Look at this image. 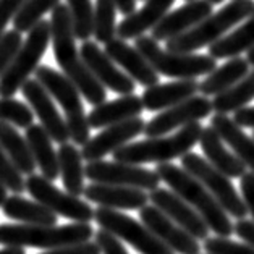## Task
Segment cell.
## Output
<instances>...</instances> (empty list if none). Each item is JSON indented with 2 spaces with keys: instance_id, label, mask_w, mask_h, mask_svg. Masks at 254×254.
Returning <instances> with one entry per match:
<instances>
[{
  "instance_id": "1",
  "label": "cell",
  "mask_w": 254,
  "mask_h": 254,
  "mask_svg": "<svg viewBox=\"0 0 254 254\" xmlns=\"http://www.w3.org/2000/svg\"><path fill=\"white\" fill-rule=\"evenodd\" d=\"M51 18V41L54 47V55L60 65L64 76L75 84L86 101L91 105H101L107 99L105 88L92 76L89 68L84 65L76 47V39L73 34L70 10L65 3L57 5L52 11Z\"/></svg>"
},
{
  "instance_id": "2",
  "label": "cell",
  "mask_w": 254,
  "mask_h": 254,
  "mask_svg": "<svg viewBox=\"0 0 254 254\" xmlns=\"http://www.w3.org/2000/svg\"><path fill=\"white\" fill-rule=\"evenodd\" d=\"M157 177L160 182H164L178 197L191 206L201 219L206 222L210 232H214L220 238H230L235 233L233 224L230 217L225 212L219 202H217L210 193L193 178L188 172H185L182 167L173 165L172 162L159 164L156 167Z\"/></svg>"
},
{
  "instance_id": "3",
  "label": "cell",
  "mask_w": 254,
  "mask_h": 254,
  "mask_svg": "<svg viewBox=\"0 0 254 254\" xmlns=\"http://www.w3.org/2000/svg\"><path fill=\"white\" fill-rule=\"evenodd\" d=\"M202 127L199 122L180 128L175 134L147 138L139 142H131L117 149L112 156L115 162L142 165V164H167L177 157L191 152L196 142H199Z\"/></svg>"
},
{
  "instance_id": "4",
  "label": "cell",
  "mask_w": 254,
  "mask_h": 254,
  "mask_svg": "<svg viewBox=\"0 0 254 254\" xmlns=\"http://www.w3.org/2000/svg\"><path fill=\"white\" fill-rule=\"evenodd\" d=\"M254 10V0H232L220 11H215L193 29L167 41L165 51L173 54H194L202 47H210L227 34V31L246 20Z\"/></svg>"
},
{
  "instance_id": "5",
  "label": "cell",
  "mask_w": 254,
  "mask_h": 254,
  "mask_svg": "<svg viewBox=\"0 0 254 254\" xmlns=\"http://www.w3.org/2000/svg\"><path fill=\"white\" fill-rule=\"evenodd\" d=\"M94 235L88 224L70 225H11L0 224V245L15 248H38V250H57L64 246L81 245L91 241Z\"/></svg>"
},
{
  "instance_id": "6",
  "label": "cell",
  "mask_w": 254,
  "mask_h": 254,
  "mask_svg": "<svg viewBox=\"0 0 254 254\" xmlns=\"http://www.w3.org/2000/svg\"><path fill=\"white\" fill-rule=\"evenodd\" d=\"M36 79L44 88L49 96L55 99L65 112V123L70 133V139L75 146H83L91 139V128L88 125V115L84 112L81 94L64 73L52 70L51 66H38Z\"/></svg>"
},
{
  "instance_id": "7",
  "label": "cell",
  "mask_w": 254,
  "mask_h": 254,
  "mask_svg": "<svg viewBox=\"0 0 254 254\" xmlns=\"http://www.w3.org/2000/svg\"><path fill=\"white\" fill-rule=\"evenodd\" d=\"M134 49L144 57L157 75L177 79H196L212 73L217 68V60L210 55L199 54H173L160 49L151 36H139L134 39Z\"/></svg>"
},
{
  "instance_id": "8",
  "label": "cell",
  "mask_w": 254,
  "mask_h": 254,
  "mask_svg": "<svg viewBox=\"0 0 254 254\" xmlns=\"http://www.w3.org/2000/svg\"><path fill=\"white\" fill-rule=\"evenodd\" d=\"M49 42H51V21L41 20L28 33L26 41L21 44L11 65L0 76V97H13L23 88L31 73L38 70Z\"/></svg>"
},
{
  "instance_id": "9",
  "label": "cell",
  "mask_w": 254,
  "mask_h": 254,
  "mask_svg": "<svg viewBox=\"0 0 254 254\" xmlns=\"http://www.w3.org/2000/svg\"><path fill=\"white\" fill-rule=\"evenodd\" d=\"M94 220L101 230L110 233L117 240L125 241L138 254H175L146 225L119 210L99 207L94 210Z\"/></svg>"
},
{
  "instance_id": "10",
  "label": "cell",
  "mask_w": 254,
  "mask_h": 254,
  "mask_svg": "<svg viewBox=\"0 0 254 254\" xmlns=\"http://www.w3.org/2000/svg\"><path fill=\"white\" fill-rule=\"evenodd\" d=\"M182 169L188 172L193 178H196L209 191L210 196L220 204L228 217L233 215L238 220L246 219L248 212L245 202L237 193L230 178L214 169L206 159H202L194 152H188L182 157Z\"/></svg>"
},
{
  "instance_id": "11",
  "label": "cell",
  "mask_w": 254,
  "mask_h": 254,
  "mask_svg": "<svg viewBox=\"0 0 254 254\" xmlns=\"http://www.w3.org/2000/svg\"><path fill=\"white\" fill-rule=\"evenodd\" d=\"M24 185L33 199L42 204L52 214L62 215L76 224H89L91 220H94V210L91 209L88 202L76 196L68 194L66 191L59 190L54 182L44 178L41 173L29 175Z\"/></svg>"
},
{
  "instance_id": "12",
  "label": "cell",
  "mask_w": 254,
  "mask_h": 254,
  "mask_svg": "<svg viewBox=\"0 0 254 254\" xmlns=\"http://www.w3.org/2000/svg\"><path fill=\"white\" fill-rule=\"evenodd\" d=\"M84 177H88L92 183L136 188L141 191H149V193L157 190L160 185V178L154 170L142 169L141 165L105 162V160L86 164Z\"/></svg>"
},
{
  "instance_id": "13",
  "label": "cell",
  "mask_w": 254,
  "mask_h": 254,
  "mask_svg": "<svg viewBox=\"0 0 254 254\" xmlns=\"http://www.w3.org/2000/svg\"><path fill=\"white\" fill-rule=\"evenodd\" d=\"M210 114H212V102L204 96H194L151 119L144 127V134L147 138H160L177 128H183L206 119Z\"/></svg>"
},
{
  "instance_id": "14",
  "label": "cell",
  "mask_w": 254,
  "mask_h": 254,
  "mask_svg": "<svg viewBox=\"0 0 254 254\" xmlns=\"http://www.w3.org/2000/svg\"><path fill=\"white\" fill-rule=\"evenodd\" d=\"M21 92L24 99L29 102L33 114L39 119V125L44 128V131L49 134L52 141L59 142V144H65L70 139V133H68V127L64 120V117L55 107L52 102V97L49 92L39 84L38 79H28L23 84Z\"/></svg>"
},
{
  "instance_id": "15",
  "label": "cell",
  "mask_w": 254,
  "mask_h": 254,
  "mask_svg": "<svg viewBox=\"0 0 254 254\" xmlns=\"http://www.w3.org/2000/svg\"><path fill=\"white\" fill-rule=\"evenodd\" d=\"M79 54H81L84 65L89 68L92 76H94L104 88H107L122 96H129L134 92L136 83L127 75V73H123L122 70H119V68L115 66L114 62L105 55V52L96 44V42H92V41L83 42L81 49H79Z\"/></svg>"
},
{
  "instance_id": "16",
  "label": "cell",
  "mask_w": 254,
  "mask_h": 254,
  "mask_svg": "<svg viewBox=\"0 0 254 254\" xmlns=\"http://www.w3.org/2000/svg\"><path fill=\"white\" fill-rule=\"evenodd\" d=\"M146 123L141 117L122 122L119 125H112L104 128L101 133L91 138L81 147V157L83 160L89 162H97L104 159L107 154H114L117 149L127 146L129 141L134 139L136 136L144 133Z\"/></svg>"
},
{
  "instance_id": "17",
  "label": "cell",
  "mask_w": 254,
  "mask_h": 254,
  "mask_svg": "<svg viewBox=\"0 0 254 254\" xmlns=\"http://www.w3.org/2000/svg\"><path fill=\"white\" fill-rule=\"evenodd\" d=\"M149 201L156 206L160 212H164L169 219L177 224L180 228L190 233L194 240H207L209 238V227L206 225L199 214L188 206L182 197H178L173 191L167 188H157L149 193Z\"/></svg>"
},
{
  "instance_id": "18",
  "label": "cell",
  "mask_w": 254,
  "mask_h": 254,
  "mask_svg": "<svg viewBox=\"0 0 254 254\" xmlns=\"http://www.w3.org/2000/svg\"><path fill=\"white\" fill-rule=\"evenodd\" d=\"M142 225H146L162 243L178 254H199L201 245L190 233L167 217L156 206H146L139 212Z\"/></svg>"
},
{
  "instance_id": "19",
  "label": "cell",
  "mask_w": 254,
  "mask_h": 254,
  "mask_svg": "<svg viewBox=\"0 0 254 254\" xmlns=\"http://www.w3.org/2000/svg\"><path fill=\"white\" fill-rule=\"evenodd\" d=\"M212 5L207 0H193V2H187L180 8L169 11L157 26L152 28L151 38L159 41H170L177 36L187 33V31L193 29L196 24H199L202 20L212 15Z\"/></svg>"
},
{
  "instance_id": "20",
  "label": "cell",
  "mask_w": 254,
  "mask_h": 254,
  "mask_svg": "<svg viewBox=\"0 0 254 254\" xmlns=\"http://www.w3.org/2000/svg\"><path fill=\"white\" fill-rule=\"evenodd\" d=\"M104 52L114 64L122 66L134 83H139L144 88L159 84V75L156 70L134 47L127 44V41L115 38L105 44Z\"/></svg>"
},
{
  "instance_id": "21",
  "label": "cell",
  "mask_w": 254,
  "mask_h": 254,
  "mask_svg": "<svg viewBox=\"0 0 254 254\" xmlns=\"http://www.w3.org/2000/svg\"><path fill=\"white\" fill-rule=\"evenodd\" d=\"M83 194L88 201L112 210H141L149 201V194L146 191L99 183H91L89 187H84Z\"/></svg>"
},
{
  "instance_id": "22",
  "label": "cell",
  "mask_w": 254,
  "mask_h": 254,
  "mask_svg": "<svg viewBox=\"0 0 254 254\" xmlns=\"http://www.w3.org/2000/svg\"><path fill=\"white\" fill-rule=\"evenodd\" d=\"M199 91V83L196 79H178L173 83L156 84L146 88L142 92V107L149 112H160L178 105L194 97Z\"/></svg>"
},
{
  "instance_id": "23",
  "label": "cell",
  "mask_w": 254,
  "mask_h": 254,
  "mask_svg": "<svg viewBox=\"0 0 254 254\" xmlns=\"http://www.w3.org/2000/svg\"><path fill=\"white\" fill-rule=\"evenodd\" d=\"M175 0H146L144 7L136 10L133 15L125 16V20L117 26V38L122 41L138 39L139 36H144L147 29L162 21V18L169 13V8Z\"/></svg>"
},
{
  "instance_id": "24",
  "label": "cell",
  "mask_w": 254,
  "mask_h": 254,
  "mask_svg": "<svg viewBox=\"0 0 254 254\" xmlns=\"http://www.w3.org/2000/svg\"><path fill=\"white\" fill-rule=\"evenodd\" d=\"M199 146L207 162L220 173H224L225 177L241 178L246 173V167L243 165V162L232 151L227 149L225 142L222 141V138L215 133L212 127L202 128Z\"/></svg>"
},
{
  "instance_id": "25",
  "label": "cell",
  "mask_w": 254,
  "mask_h": 254,
  "mask_svg": "<svg viewBox=\"0 0 254 254\" xmlns=\"http://www.w3.org/2000/svg\"><path fill=\"white\" fill-rule=\"evenodd\" d=\"M142 101L141 97L129 94L122 96L115 101L104 102L96 105L88 114L89 128H107L112 125H119L122 122L131 120L142 114Z\"/></svg>"
},
{
  "instance_id": "26",
  "label": "cell",
  "mask_w": 254,
  "mask_h": 254,
  "mask_svg": "<svg viewBox=\"0 0 254 254\" xmlns=\"http://www.w3.org/2000/svg\"><path fill=\"white\" fill-rule=\"evenodd\" d=\"M210 127L225 144L232 147V152L243 162L246 169L254 173V139L251 136H248L243 128H240L228 115L215 114L210 119Z\"/></svg>"
},
{
  "instance_id": "27",
  "label": "cell",
  "mask_w": 254,
  "mask_h": 254,
  "mask_svg": "<svg viewBox=\"0 0 254 254\" xmlns=\"http://www.w3.org/2000/svg\"><path fill=\"white\" fill-rule=\"evenodd\" d=\"M26 139L31 156H33L36 167H39L41 175L51 180H57L60 177L59 173V157H57V151L54 149L52 146V139L49 138V134L44 131V128L41 125H31L26 129Z\"/></svg>"
},
{
  "instance_id": "28",
  "label": "cell",
  "mask_w": 254,
  "mask_h": 254,
  "mask_svg": "<svg viewBox=\"0 0 254 254\" xmlns=\"http://www.w3.org/2000/svg\"><path fill=\"white\" fill-rule=\"evenodd\" d=\"M2 212L5 217H8V219L15 222H20L23 225H57V215L52 214L42 204L21 197L20 194L7 197V201L2 206Z\"/></svg>"
},
{
  "instance_id": "29",
  "label": "cell",
  "mask_w": 254,
  "mask_h": 254,
  "mask_svg": "<svg viewBox=\"0 0 254 254\" xmlns=\"http://www.w3.org/2000/svg\"><path fill=\"white\" fill-rule=\"evenodd\" d=\"M248 73H250V64L246 59L233 57L204 78V81L199 83V92L204 97H215L240 83Z\"/></svg>"
},
{
  "instance_id": "30",
  "label": "cell",
  "mask_w": 254,
  "mask_h": 254,
  "mask_svg": "<svg viewBox=\"0 0 254 254\" xmlns=\"http://www.w3.org/2000/svg\"><path fill=\"white\" fill-rule=\"evenodd\" d=\"M59 173L68 194L79 197L84 193V165L81 151L71 142L60 144L57 151Z\"/></svg>"
},
{
  "instance_id": "31",
  "label": "cell",
  "mask_w": 254,
  "mask_h": 254,
  "mask_svg": "<svg viewBox=\"0 0 254 254\" xmlns=\"http://www.w3.org/2000/svg\"><path fill=\"white\" fill-rule=\"evenodd\" d=\"M251 47H254V10L243 24H240L230 34L214 42L209 47V55L214 60L233 59L240 57V54L248 52Z\"/></svg>"
},
{
  "instance_id": "32",
  "label": "cell",
  "mask_w": 254,
  "mask_h": 254,
  "mask_svg": "<svg viewBox=\"0 0 254 254\" xmlns=\"http://www.w3.org/2000/svg\"><path fill=\"white\" fill-rule=\"evenodd\" d=\"M0 147L21 173H26L28 177L33 175L36 170V162L31 156L26 139L13 127L3 122H0Z\"/></svg>"
},
{
  "instance_id": "33",
  "label": "cell",
  "mask_w": 254,
  "mask_h": 254,
  "mask_svg": "<svg viewBox=\"0 0 254 254\" xmlns=\"http://www.w3.org/2000/svg\"><path fill=\"white\" fill-rule=\"evenodd\" d=\"M254 99V70L241 79L240 83L232 86L222 94L215 96L212 101V110L217 114L227 115L230 112H238L240 109H245L248 104Z\"/></svg>"
},
{
  "instance_id": "34",
  "label": "cell",
  "mask_w": 254,
  "mask_h": 254,
  "mask_svg": "<svg viewBox=\"0 0 254 254\" xmlns=\"http://www.w3.org/2000/svg\"><path fill=\"white\" fill-rule=\"evenodd\" d=\"M57 5H60V0H26L13 18V29L20 34L29 33L42 20V16Z\"/></svg>"
},
{
  "instance_id": "35",
  "label": "cell",
  "mask_w": 254,
  "mask_h": 254,
  "mask_svg": "<svg viewBox=\"0 0 254 254\" xmlns=\"http://www.w3.org/2000/svg\"><path fill=\"white\" fill-rule=\"evenodd\" d=\"M75 39L89 41L94 33V7L91 0H66Z\"/></svg>"
},
{
  "instance_id": "36",
  "label": "cell",
  "mask_w": 254,
  "mask_h": 254,
  "mask_svg": "<svg viewBox=\"0 0 254 254\" xmlns=\"http://www.w3.org/2000/svg\"><path fill=\"white\" fill-rule=\"evenodd\" d=\"M117 5L115 0H96L94 8V33L97 42L107 44L117 36Z\"/></svg>"
},
{
  "instance_id": "37",
  "label": "cell",
  "mask_w": 254,
  "mask_h": 254,
  "mask_svg": "<svg viewBox=\"0 0 254 254\" xmlns=\"http://www.w3.org/2000/svg\"><path fill=\"white\" fill-rule=\"evenodd\" d=\"M0 122L28 129L34 122V114L26 104L13 97H0Z\"/></svg>"
},
{
  "instance_id": "38",
  "label": "cell",
  "mask_w": 254,
  "mask_h": 254,
  "mask_svg": "<svg viewBox=\"0 0 254 254\" xmlns=\"http://www.w3.org/2000/svg\"><path fill=\"white\" fill-rule=\"evenodd\" d=\"M24 182L26 180L23 178V173L16 169L15 164L0 147V183L3 185L5 190L13 191V194H21L26 190Z\"/></svg>"
},
{
  "instance_id": "39",
  "label": "cell",
  "mask_w": 254,
  "mask_h": 254,
  "mask_svg": "<svg viewBox=\"0 0 254 254\" xmlns=\"http://www.w3.org/2000/svg\"><path fill=\"white\" fill-rule=\"evenodd\" d=\"M21 44H23L21 34L15 29L5 31V34L0 38V76L11 65V62L16 57Z\"/></svg>"
},
{
  "instance_id": "40",
  "label": "cell",
  "mask_w": 254,
  "mask_h": 254,
  "mask_svg": "<svg viewBox=\"0 0 254 254\" xmlns=\"http://www.w3.org/2000/svg\"><path fill=\"white\" fill-rule=\"evenodd\" d=\"M204 250L207 251V254H254L253 246L220 237H209L204 240Z\"/></svg>"
},
{
  "instance_id": "41",
  "label": "cell",
  "mask_w": 254,
  "mask_h": 254,
  "mask_svg": "<svg viewBox=\"0 0 254 254\" xmlns=\"http://www.w3.org/2000/svg\"><path fill=\"white\" fill-rule=\"evenodd\" d=\"M94 237H96V245L99 246L102 254H128L125 246L122 245V241L112 237L110 233L99 230L94 233Z\"/></svg>"
},
{
  "instance_id": "42",
  "label": "cell",
  "mask_w": 254,
  "mask_h": 254,
  "mask_svg": "<svg viewBox=\"0 0 254 254\" xmlns=\"http://www.w3.org/2000/svg\"><path fill=\"white\" fill-rule=\"evenodd\" d=\"M240 190H241V199L245 202L246 212L251 214L254 222V173L246 172L243 177L240 178Z\"/></svg>"
},
{
  "instance_id": "43",
  "label": "cell",
  "mask_w": 254,
  "mask_h": 254,
  "mask_svg": "<svg viewBox=\"0 0 254 254\" xmlns=\"http://www.w3.org/2000/svg\"><path fill=\"white\" fill-rule=\"evenodd\" d=\"M26 0H0V38L5 34V28L10 21H13L18 10Z\"/></svg>"
},
{
  "instance_id": "44",
  "label": "cell",
  "mask_w": 254,
  "mask_h": 254,
  "mask_svg": "<svg viewBox=\"0 0 254 254\" xmlns=\"http://www.w3.org/2000/svg\"><path fill=\"white\" fill-rule=\"evenodd\" d=\"M42 254H102V253L96 245V241H88V243H81V245L57 248V250H51Z\"/></svg>"
},
{
  "instance_id": "45",
  "label": "cell",
  "mask_w": 254,
  "mask_h": 254,
  "mask_svg": "<svg viewBox=\"0 0 254 254\" xmlns=\"http://www.w3.org/2000/svg\"><path fill=\"white\" fill-rule=\"evenodd\" d=\"M233 228H235V235H237L238 238H241L246 245L254 248V222L253 220L241 219L233 225Z\"/></svg>"
},
{
  "instance_id": "46",
  "label": "cell",
  "mask_w": 254,
  "mask_h": 254,
  "mask_svg": "<svg viewBox=\"0 0 254 254\" xmlns=\"http://www.w3.org/2000/svg\"><path fill=\"white\" fill-rule=\"evenodd\" d=\"M233 122L240 128H254V107L240 109L238 112L233 114Z\"/></svg>"
},
{
  "instance_id": "47",
  "label": "cell",
  "mask_w": 254,
  "mask_h": 254,
  "mask_svg": "<svg viewBox=\"0 0 254 254\" xmlns=\"http://www.w3.org/2000/svg\"><path fill=\"white\" fill-rule=\"evenodd\" d=\"M117 11H120L122 15L129 16L136 11V0H115Z\"/></svg>"
},
{
  "instance_id": "48",
  "label": "cell",
  "mask_w": 254,
  "mask_h": 254,
  "mask_svg": "<svg viewBox=\"0 0 254 254\" xmlns=\"http://www.w3.org/2000/svg\"><path fill=\"white\" fill-rule=\"evenodd\" d=\"M0 254H26L23 248H15V246H5L3 250H0Z\"/></svg>"
},
{
  "instance_id": "49",
  "label": "cell",
  "mask_w": 254,
  "mask_h": 254,
  "mask_svg": "<svg viewBox=\"0 0 254 254\" xmlns=\"http://www.w3.org/2000/svg\"><path fill=\"white\" fill-rule=\"evenodd\" d=\"M7 197H8V196H7V190H5L3 185L0 183V207L3 206V202L7 201Z\"/></svg>"
},
{
  "instance_id": "50",
  "label": "cell",
  "mask_w": 254,
  "mask_h": 254,
  "mask_svg": "<svg viewBox=\"0 0 254 254\" xmlns=\"http://www.w3.org/2000/svg\"><path fill=\"white\" fill-rule=\"evenodd\" d=\"M246 62L250 64V66H254V47H251L250 51L246 52Z\"/></svg>"
},
{
  "instance_id": "51",
  "label": "cell",
  "mask_w": 254,
  "mask_h": 254,
  "mask_svg": "<svg viewBox=\"0 0 254 254\" xmlns=\"http://www.w3.org/2000/svg\"><path fill=\"white\" fill-rule=\"evenodd\" d=\"M207 2H209L210 5H217V3H222L224 0H207Z\"/></svg>"
},
{
  "instance_id": "52",
  "label": "cell",
  "mask_w": 254,
  "mask_h": 254,
  "mask_svg": "<svg viewBox=\"0 0 254 254\" xmlns=\"http://www.w3.org/2000/svg\"><path fill=\"white\" fill-rule=\"evenodd\" d=\"M187 2H193V0H187Z\"/></svg>"
},
{
  "instance_id": "53",
  "label": "cell",
  "mask_w": 254,
  "mask_h": 254,
  "mask_svg": "<svg viewBox=\"0 0 254 254\" xmlns=\"http://www.w3.org/2000/svg\"><path fill=\"white\" fill-rule=\"evenodd\" d=\"M253 134H254V133H253ZM253 139H254V136H253Z\"/></svg>"
},
{
  "instance_id": "54",
  "label": "cell",
  "mask_w": 254,
  "mask_h": 254,
  "mask_svg": "<svg viewBox=\"0 0 254 254\" xmlns=\"http://www.w3.org/2000/svg\"><path fill=\"white\" fill-rule=\"evenodd\" d=\"M144 2H146V0H144Z\"/></svg>"
}]
</instances>
